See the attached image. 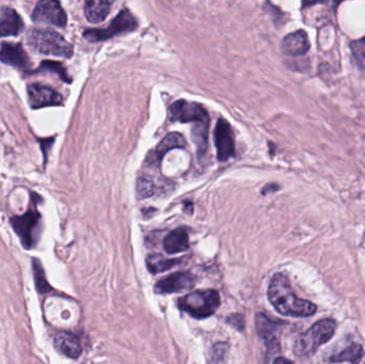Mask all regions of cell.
I'll use <instances>...</instances> for the list:
<instances>
[{"mask_svg": "<svg viewBox=\"0 0 365 364\" xmlns=\"http://www.w3.org/2000/svg\"><path fill=\"white\" fill-rule=\"evenodd\" d=\"M268 298L273 307L285 316L308 317L316 312V305L311 301L298 298L284 274H277L271 279Z\"/></svg>", "mask_w": 365, "mask_h": 364, "instance_id": "1", "label": "cell"}, {"mask_svg": "<svg viewBox=\"0 0 365 364\" xmlns=\"http://www.w3.org/2000/svg\"><path fill=\"white\" fill-rule=\"evenodd\" d=\"M27 44L39 54L70 59L73 57L74 48L59 32L52 28L29 29Z\"/></svg>", "mask_w": 365, "mask_h": 364, "instance_id": "2", "label": "cell"}, {"mask_svg": "<svg viewBox=\"0 0 365 364\" xmlns=\"http://www.w3.org/2000/svg\"><path fill=\"white\" fill-rule=\"evenodd\" d=\"M220 305L218 292L197 291L179 298V307L195 318L202 319L210 316Z\"/></svg>", "mask_w": 365, "mask_h": 364, "instance_id": "3", "label": "cell"}, {"mask_svg": "<svg viewBox=\"0 0 365 364\" xmlns=\"http://www.w3.org/2000/svg\"><path fill=\"white\" fill-rule=\"evenodd\" d=\"M34 206L29 208L28 211L21 216H13L10 219V223L21 239V245L25 249H32L36 246L40 239L41 233V214L37 210L34 199L31 196Z\"/></svg>", "mask_w": 365, "mask_h": 364, "instance_id": "4", "label": "cell"}, {"mask_svg": "<svg viewBox=\"0 0 365 364\" xmlns=\"http://www.w3.org/2000/svg\"><path fill=\"white\" fill-rule=\"evenodd\" d=\"M335 332V323L331 319H323L297 338L295 352L299 356L312 355L322 344L327 343Z\"/></svg>", "mask_w": 365, "mask_h": 364, "instance_id": "5", "label": "cell"}, {"mask_svg": "<svg viewBox=\"0 0 365 364\" xmlns=\"http://www.w3.org/2000/svg\"><path fill=\"white\" fill-rule=\"evenodd\" d=\"M138 27L136 17L130 10H121L116 19L111 21L109 27L105 29H87L83 31V38L89 42H103L109 40L120 33L130 32Z\"/></svg>", "mask_w": 365, "mask_h": 364, "instance_id": "6", "label": "cell"}, {"mask_svg": "<svg viewBox=\"0 0 365 364\" xmlns=\"http://www.w3.org/2000/svg\"><path fill=\"white\" fill-rule=\"evenodd\" d=\"M169 117L181 123H210V116L204 106L185 99H179L169 107Z\"/></svg>", "mask_w": 365, "mask_h": 364, "instance_id": "7", "label": "cell"}, {"mask_svg": "<svg viewBox=\"0 0 365 364\" xmlns=\"http://www.w3.org/2000/svg\"><path fill=\"white\" fill-rule=\"evenodd\" d=\"M31 19L38 24L54 25L64 28L68 24V15L61 3L56 0H41L33 9Z\"/></svg>", "mask_w": 365, "mask_h": 364, "instance_id": "8", "label": "cell"}, {"mask_svg": "<svg viewBox=\"0 0 365 364\" xmlns=\"http://www.w3.org/2000/svg\"><path fill=\"white\" fill-rule=\"evenodd\" d=\"M27 97L29 105L32 109H41L44 107L61 106L63 97L58 91L50 85L42 83H30L27 87Z\"/></svg>", "mask_w": 365, "mask_h": 364, "instance_id": "9", "label": "cell"}, {"mask_svg": "<svg viewBox=\"0 0 365 364\" xmlns=\"http://www.w3.org/2000/svg\"><path fill=\"white\" fill-rule=\"evenodd\" d=\"M215 145L217 157L220 161H229L235 153L233 130L228 121L219 119L214 130Z\"/></svg>", "mask_w": 365, "mask_h": 364, "instance_id": "10", "label": "cell"}, {"mask_svg": "<svg viewBox=\"0 0 365 364\" xmlns=\"http://www.w3.org/2000/svg\"><path fill=\"white\" fill-rule=\"evenodd\" d=\"M0 62L23 71L31 69L30 58L19 43L3 42L0 46Z\"/></svg>", "mask_w": 365, "mask_h": 364, "instance_id": "11", "label": "cell"}, {"mask_svg": "<svg viewBox=\"0 0 365 364\" xmlns=\"http://www.w3.org/2000/svg\"><path fill=\"white\" fill-rule=\"evenodd\" d=\"M187 141L184 136L179 134V132H169L159 143H158L156 149L150 154L148 156L149 159L150 165H155L159 167L163 157L165 156L168 152L175 149H184L186 148Z\"/></svg>", "mask_w": 365, "mask_h": 364, "instance_id": "12", "label": "cell"}, {"mask_svg": "<svg viewBox=\"0 0 365 364\" xmlns=\"http://www.w3.org/2000/svg\"><path fill=\"white\" fill-rule=\"evenodd\" d=\"M24 28V21L13 8L0 7V38L19 36Z\"/></svg>", "mask_w": 365, "mask_h": 364, "instance_id": "13", "label": "cell"}, {"mask_svg": "<svg viewBox=\"0 0 365 364\" xmlns=\"http://www.w3.org/2000/svg\"><path fill=\"white\" fill-rule=\"evenodd\" d=\"M195 283V278L190 274L177 272L170 274L156 283V292L161 294L179 293L191 289Z\"/></svg>", "mask_w": 365, "mask_h": 364, "instance_id": "14", "label": "cell"}, {"mask_svg": "<svg viewBox=\"0 0 365 364\" xmlns=\"http://www.w3.org/2000/svg\"><path fill=\"white\" fill-rule=\"evenodd\" d=\"M281 50L288 56L297 57L304 56L310 50V41L308 33L304 30L295 31L285 37L281 43Z\"/></svg>", "mask_w": 365, "mask_h": 364, "instance_id": "15", "label": "cell"}, {"mask_svg": "<svg viewBox=\"0 0 365 364\" xmlns=\"http://www.w3.org/2000/svg\"><path fill=\"white\" fill-rule=\"evenodd\" d=\"M54 345L58 352H61L62 355L66 357L75 358L79 357L81 354V342L78 340L75 334L71 332L62 331L55 336Z\"/></svg>", "mask_w": 365, "mask_h": 364, "instance_id": "16", "label": "cell"}, {"mask_svg": "<svg viewBox=\"0 0 365 364\" xmlns=\"http://www.w3.org/2000/svg\"><path fill=\"white\" fill-rule=\"evenodd\" d=\"M111 6L112 3L110 1H97V0L87 1L85 3V10H83L86 19L91 24H99L108 17Z\"/></svg>", "mask_w": 365, "mask_h": 364, "instance_id": "17", "label": "cell"}, {"mask_svg": "<svg viewBox=\"0 0 365 364\" xmlns=\"http://www.w3.org/2000/svg\"><path fill=\"white\" fill-rule=\"evenodd\" d=\"M164 248L169 254L183 252L189 248V239L184 229H177L170 232L164 239Z\"/></svg>", "mask_w": 365, "mask_h": 364, "instance_id": "18", "label": "cell"}, {"mask_svg": "<svg viewBox=\"0 0 365 364\" xmlns=\"http://www.w3.org/2000/svg\"><path fill=\"white\" fill-rule=\"evenodd\" d=\"M257 331L261 338H264L268 346H277V334L280 330V324L273 322L266 315H257Z\"/></svg>", "mask_w": 365, "mask_h": 364, "instance_id": "19", "label": "cell"}, {"mask_svg": "<svg viewBox=\"0 0 365 364\" xmlns=\"http://www.w3.org/2000/svg\"><path fill=\"white\" fill-rule=\"evenodd\" d=\"M208 128H210V123L196 124L191 132L199 156H204L208 150Z\"/></svg>", "mask_w": 365, "mask_h": 364, "instance_id": "20", "label": "cell"}, {"mask_svg": "<svg viewBox=\"0 0 365 364\" xmlns=\"http://www.w3.org/2000/svg\"><path fill=\"white\" fill-rule=\"evenodd\" d=\"M363 357V350L359 344H351L347 346L344 350L330 358L333 362H349V363L357 364L361 361Z\"/></svg>", "mask_w": 365, "mask_h": 364, "instance_id": "21", "label": "cell"}, {"mask_svg": "<svg viewBox=\"0 0 365 364\" xmlns=\"http://www.w3.org/2000/svg\"><path fill=\"white\" fill-rule=\"evenodd\" d=\"M179 263V260H177V259L170 260V259L164 258L161 254H152L146 259V265H148V268L152 274L166 272Z\"/></svg>", "mask_w": 365, "mask_h": 364, "instance_id": "22", "label": "cell"}, {"mask_svg": "<svg viewBox=\"0 0 365 364\" xmlns=\"http://www.w3.org/2000/svg\"><path fill=\"white\" fill-rule=\"evenodd\" d=\"M33 274H34V283H36L37 291L40 294H48L52 291V285L48 283L46 276H45L44 268L38 259L32 261Z\"/></svg>", "mask_w": 365, "mask_h": 364, "instance_id": "23", "label": "cell"}, {"mask_svg": "<svg viewBox=\"0 0 365 364\" xmlns=\"http://www.w3.org/2000/svg\"><path fill=\"white\" fill-rule=\"evenodd\" d=\"M46 71L52 72V73H56L57 75L59 76L60 79L64 81V83H72L71 77L68 76L66 68H64V66L62 65V63H60V62L43 61L42 63L40 64V66H39L38 70L34 72H31V74Z\"/></svg>", "mask_w": 365, "mask_h": 364, "instance_id": "24", "label": "cell"}, {"mask_svg": "<svg viewBox=\"0 0 365 364\" xmlns=\"http://www.w3.org/2000/svg\"><path fill=\"white\" fill-rule=\"evenodd\" d=\"M351 54L357 68L365 72V37L351 43Z\"/></svg>", "mask_w": 365, "mask_h": 364, "instance_id": "25", "label": "cell"}, {"mask_svg": "<svg viewBox=\"0 0 365 364\" xmlns=\"http://www.w3.org/2000/svg\"><path fill=\"white\" fill-rule=\"evenodd\" d=\"M156 192V186L151 179L140 178L137 183V194L140 199L150 198Z\"/></svg>", "mask_w": 365, "mask_h": 364, "instance_id": "26", "label": "cell"}, {"mask_svg": "<svg viewBox=\"0 0 365 364\" xmlns=\"http://www.w3.org/2000/svg\"><path fill=\"white\" fill-rule=\"evenodd\" d=\"M273 364H293V363H292V361H290V360L286 359V358L279 357V358H277L276 360H275V362H273Z\"/></svg>", "mask_w": 365, "mask_h": 364, "instance_id": "27", "label": "cell"}]
</instances>
